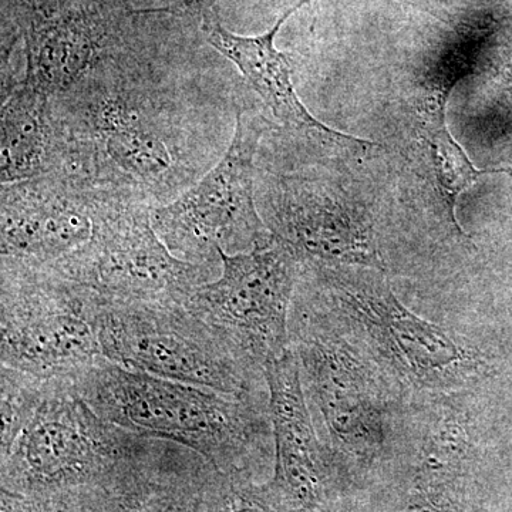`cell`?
Wrapping results in <instances>:
<instances>
[{
    "label": "cell",
    "instance_id": "obj_1",
    "mask_svg": "<svg viewBox=\"0 0 512 512\" xmlns=\"http://www.w3.org/2000/svg\"><path fill=\"white\" fill-rule=\"evenodd\" d=\"M104 420L178 444L218 470H248L268 424L256 396H231L126 369L104 359L72 380Z\"/></svg>",
    "mask_w": 512,
    "mask_h": 512
},
{
    "label": "cell",
    "instance_id": "obj_7",
    "mask_svg": "<svg viewBox=\"0 0 512 512\" xmlns=\"http://www.w3.org/2000/svg\"><path fill=\"white\" fill-rule=\"evenodd\" d=\"M140 19L130 0H2V49L22 40L23 82L55 97L133 49Z\"/></svg>",
    "mask_w": 512,
    "mask_h": 512
},
{
    "label": "cell",
    "instance_id": "obj_12",
    "mask_svg": "<svg viewBox=\"0 0 512 512\" xmlns=\"http://www.w3.org/2000/svg\"><path fill=\"white\" fill-rule=\"evenodd\" d=\"M2 259L50 266L92 237L90 195L59 177L2 184Z\"/></svg>",
    "mask_w": 512,
    "mask_h": 512
},
{
    "label": "cell",
    "instance_id": "obj_11",
    "mask_svg": "<svg viewBox=\"0 0 512 512\" xmlns=\"http://www.w3.org/2000/svg\"><path fill=\"white\" fill-rule=\"evenodd\" d=\"M264 377L276 447L275 474L265 493L281 512H326L325 448L313 426L295 350L271 360Z\"/></svg>",
    "mask_w": 512,
    "mask_h": 512
},
{
    "label": "cell",
    "instance_id": "obj_6",
    "mask_svg": "<svg viewBox=\"0 0 512 512\" xmlns=\"http://www.w3.org/2000/svg\"><path fill=\"white\" fill-rule=\"evenodd\" d=\"M266 123L239 111L235 133L220 163L175 200L151 210L158 237L171 254L194 264L221 261L218 249L241 254L274 239L256 208L255 156Z\"/></svg>",
    "mask_w": 512,
    "mask_h": 512
},
{
    "label": "cell",
    "instance_id": "obj_18",
    "mask_svg": "<svg viewBox=\"0 0 512 512\" xmlns=\"http://www.w3.org/2000/svg\"><path fill=\"white\" fill-rule=\"evenodd\" d=\"M47 380L0 366V457L6 456L45 396Z\"/></svg>",
    "mask_w": 512,
    "mask_h": 512
},
{
    "label": "cell",
    "instance_id": "obj_19",
    "mask_svg": "<svg viewBox=\"0 0 512 512\" xmlns=\"http://www.w3.org/2000/svg\"><path fill=\"white\" fill-rule=\"evenodd\" d=\"M200 512H281L269 500L264 485L255 484L247 470L212 467L205 483Z\"/></svg>",
    "mask_w": 512,
    "mask_h": 512
},
{
    "label": "cell",
    "instance_id": "obj_21",
    "mask_svg": "<svg viewBox=\"0 0 512 512\" xmlns=\"http://www.w3.org/2000/svg\"><path fill=\"white\" fill-rule=\"evenodd\" d=\"M222 0H178L170 6H164L163 12L170 16H197L207 10L215 9Z\"/></svg>",
    "mask_w": 512,
    "mask_h": 512
},
{
    "label": "cell",
    "instance_id": "obj_13",
    "mask_svg": "<svg viewBox=\"0 0 512 512\" xmlns=\"http://www.w3.org/2000/svg\"><path fill=\"white\" fill-rule=\"evenodd\" d=\"M211 468L188 448L151 439L106 483L69 495L77 512H200Z\"/></svg>",
    "mask_w": 512,
    "mask_h": 512
},
{
    "label": "cell",
    "instance_id": "obj_20",
    "mask_svg": "<svg viewBox=\"0 0 512 512\" xmlns=\"http://www.w3.org/2000/svg\"><path fill=\"white\" fill-rule=\"evenodd\" d=\"M2 512H73L67 495L35 497L2 490Z\"/></svg>",
    "mask_w": 512,
    "mask_h": 512
},
{
    "label": "cell",
    "instance_id": "obj_10",
    "mask_svg": "<svg viewBox=\"0 0 512 512\" xmlns=\"http://www.w3.org/2000/svg\"><path fill=\"white\" fill-rule=\"evenodd\" d=\"M272 191L266 225L291 249L299 266H311L318 274L348 265L386 269L372 215L342 187L282 175Z\"/></svg>",
    "mask_w": 512,
    "mask_h": 512
},
{
    "label": "cell",
    "instance_id": "obj_8",
    "mask_svg": "<svg viewBox=\"0 0 512 512\" xmlns=\"http://www.w3.org/2000/svg\"><path fill=\"white\" fill-rule=\"evenodd\" d=\"M221 274L198 286L185 306L208 326L254 372L291 348L293 292L298 259L275 237L268 245L241 254L218 249Z\"/></svg>",
    "mask_w": 512,
    "mask_h": 512
},
{
    "label": "cell",
    "instance_id": "obj_5",
    "mask_svg": "<svg viewBox=\"0 0 512 512\" xmlns=\"http://www.w3.org/2000/svg\"><path fill=\"white\" fill-rule=\"evenodd\" d=\"M97 328L103 356L126 369L231 396L265 380L185 303H103Z\"/></svg>",
    "mask_w": 512,
    "mask_h": 512
},
{
    "label": "cell",
    "instance_id": "obj_3",
    "mask_svg": "<svg viewBox=\"0 0 512 512\" xmlns=\"http://www.w3.org/2000/svg\"><path fill=\"white\" fill-rule=\"evenodd\" d=\"M103 301L45 266L2 259L0 363L47 380H72L106 359Z\"/></svg>",
    "mask_w": 512,
    "mask_h": 512
},
{
    "label": "cell",
    "instance_id": "obj_14",
    "mask_svg": "<svg viewBox=\"0 0 512 512\" xmlns=\"http://www.w3.org/2000/svg\"><path fill=\"white\" fill-rule=\"evenodd\" d=\"M311 2L299 0L276 20L268 32L258 36L232 33L221 22L217 8L202 13L200 29L205 40L238 67L282 126L311 138L315 143L349 151L365 150L370 147L367 141L332 130L309 113L293 86L291 56L276 49V35L286 20Z\"/></svg>",
    "mask_w": 512,
    "mask_h": 512
},
{
    "label": "cell",
    "instance_id": "obj_4",
    "mask_svg": "<svg viewBox=\"0 0 512 512\" xmlns=\"http://www.w3.org/2000/svg\"><path fill=\"white\" fill-rule=\"evenodd\" d=\"M90 195L92 237L72 255L45 266L104 303H184L212 281L215 264L171 254L151 221L147 202Z\"/></svg>",
    "mask_w": 512,
    "mask_h": 512
},
{
    "label": "cell",
    "instance_id": "obj_16",
    "mask_svg": "<svg viewBox=\"0 0 512 512\" xmlns=\"http://www.w3.org/2000/svg\"><path fill=\"white\" fill-rule=\"evenodd\" d=\"M466 423L446 416L431 426L406 512H466Z\"/></svg>",
    "mask_w": 512,
    "mask_h": 512
},
{
    "label": "cell",
    "instance_id": "obj_17",
    "mask_svg": "<svg viewBox=\"0 0 512 512\" xmlns=\"http://www.w3.org/2000/svg\"><path fill=\"white\" fill-rule=\"evenodd\" d=\"M421 137L429 146L433 173L439 185L441 201L451 228L463 235L456 218L458 197L477 183L478 178L488 174H512V168L478 170L471 163L466 151L454 140L444 121V101L437 109L427 113L421 128Z\"/></svg>",
    "mask_w": 512,
    "mask_h": 512
},
{
    "label": "cell",
    "instance_id": "obj_9",
    "mask_svg": "<svg viewBox=\"0 0 512 512\" xmlns=\"http://www.w3.org/2000/svg\"><path fill=\"white\" fill-rule=\"evenodd\" d=\"M319 278L332 308L406 382L440 387L466 375L463 346L447 330L409 311L380 276L348 275V269L335 268L319 272Z\"/></svg>",
    "mask_w": 512,
    "mask_h": 512
},
{
    "label": "cell",
    "instance_id": "obj_22",
    "mask_svg": "<svg viewBox=\"0 0 512 512\" xmlns=\"http://www.w3.org/2000/svg\"><path fill=\"white\" fill-rule=\"evenodd\" d=\"M69 501H70V505H72L73 512H77L76 508H74V505L72 503V498H70V495H69Z\"/></svg>",
    "mask_w": 512,
    "mask_h": 512
},
{
    "label": "cell",
    "instance_id": "obj_15",
    "mask_svg": "<svg viewBox=\"0 0 512 512\" xmlns=\"http://www.w3.org/2000/svg\"><path fill=\"white\" fill-rule=\"evenodd\" d=\"M59 160L52 97L19 80L2 92V184L55 175Z\"/></svg>",
    "mask_w": 512,
    "mask_h": 512
},
{
    "label": "cell",
    "instance_id": "obj_2",
    "mask_svg": "<svg viewBox=\"0 0 512 512\" xmlns=\"http://www.w3.org/2000/svg\"><path fill=\"white\" fill-rule=\"evenodd\" d=\"M150 440L104 420L70 380H50L35 413L0 457V490L53 497L96 487Z\"/></svg>",
    "mask_w": 512,
    "mask_h": 512
}]
</instances>
